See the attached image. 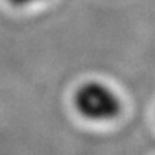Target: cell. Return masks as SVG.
I'll return each mask as SVG.
<instances>
[{
    "mask_svg": "<svg viewBox=\"0 0 155 155\" xmlns=\"http://www.w3.org/2000/svg\"><path fill=\"white\" fill-rule=\"evenodd\" d=\"M12 5H16V6H28L32 5V3H36V2H40V0H9Z\"/></svg>",
    "mask_w": 155,
    "mask_h": 155,
    "instance_id": "obj_2",
    "label": "cell"
},
{
    "mask_svg": "<svg viewBox=\"0 0 155 155\" xmlns=\"http://www.w3.org/2000/svg\"><path fill=\"white\" fill-rule=\"evenodd\" d=\"M76 111L91 121H109L119 115L121 99L109 86L101 82H86L73 96Z\"/></svg>",
    "mask_w": 155,
    "mask_h": 155,
    "instance_id": "obj_1",
    "label": "cell"
}]
</instances>
